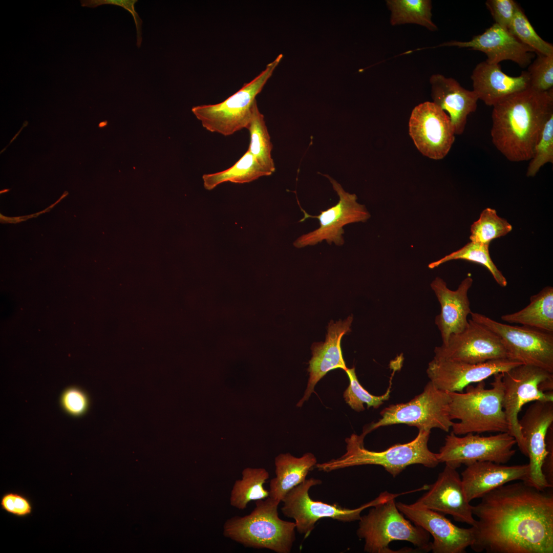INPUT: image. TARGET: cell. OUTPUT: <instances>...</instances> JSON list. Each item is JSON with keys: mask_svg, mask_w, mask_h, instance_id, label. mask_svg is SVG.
I'll return each instance as SVG.
<instances>
[{"mask_svg": "<svg viewBox=\"0 0 553 553\" xmlns=\"http://www.w3.org/2000/svg\"><path fill=\"white\" fill-rule=\"evenodd\" d=\"M472 505L476 552L552 553L553 494L527 481L505 484Z\"/></svg>", "mask_w": 553, "mask_h": 553, "instance_id": "cell-1", "label": "cell"}, {"mask_svg": "<svg viewBox=\"0 0 553 553\" xmlns=\"http://www.w3.org/2000/svg\"><path fill=\"white\" fill-rule=\"evenodd\" d=\"M553 113V89L546 92L530 88L493 106L492 140L509 161L530 160L546 120Z\"/></svg>", "mask_w": 553, "mask_h": 553, "instance_id": "cell-2", "label": "cell"}, {"mask_svg": "<svg viewBox=\"0 0 553 553\" xmlns=\"http://www.w3.org/2000/svg\"><path fill=\"white\" fill-rule=\"evenodd\" d=\"M492 388H485L484 380L476 386H467L465 392H448L449 415L453 422L452 432L456 435L468 433L508 432V423L503 408L502 372L495 374Z\"/></svg>", "mask_w": 553, "mask_h": 553, "instance_id": "cell-3", "label": "cell"}, {"mask_svg": "<svg viewBox=\"0 0 553 553\" xmlns=\"http://www.w3.org/2000/svg\"><path fill=\"white\" fill-rule=\"evenodd\" d=\"M431 431L419 430L417 436L412 441L396 444L386 450L376 452L365 448L362 434H352L346 439V452L341 457L323 463L316 464L320 471L330 472L356 465L373 464L382 466L393 477L402 472L408 466L420 464L433 468L439 462L437 453L428 448Z\"/></svg>", "mask_w": 553, "mask_h": 553, "instance_id": "cell-4", "label": "cell"}, {"mask_svg": "<svg viewBox=\"0 0 553 553\" xmlns=\"http://www.w3.org/2000/svg\"><path fill=\"white\" fill-rule=\"evenodd\" d=\"M280 503L270 497L256 501L249 514L235 516L225 521L223 535L247 547L289 553L295 540L296 526L295 522L280 518Z\"/></svg>", "mask_w": 553, "mask_h": 553, "instance_id": "cell-5", "label": "cell"}, {"mask_svg": "<svg viewBox=\"0 0 553 553\" xmlns=\"http://www.w3.org/2000/svg\"><path fill=\"white\" fill-rule=\"evenodd\" d=\"M392 494L388 498L373 506L359 519L356 534L365 541L364 551L369 553L396 552L389 544L393 541H405L422 551L431 550L430 534L422 527L411 524L397 507Z\"/></svg>", "mask_w": 553, "mask_h": 553, "instance_id": "cell-6", "label": "cell"}, {"mask_svg": "<svg viewBox=\"0 0 553 553\" xmlns=\"http://www.w3.org/2000/svg\"><path fill=\"white\" fill-rule=\"evenodd\" d=\"M503 408L508 432L514 437L521 452L527 456L518 415L526 403L536 401H553V373L525 364L502 372Z\"/></svg>", "mask_w": 553, "mask_h": 553, "instance_id": "cell-7", "label": "cell"}, {"mask_svg": "<svg viewBox=\"0 0 553 553\" xmlns=\"http://www.w3.org/2000/svg\"><path fill=\"white\" fill-rule=\"evenodd\" d=\"M283 57L280 54L250 82L223 101L194 107L192 111L203 126L212 133L228 136L243 129L250 121L256 96L262 90Z\"/></svg>", "mask_w": 553, "mask_h": 553, "instance_id": "cell-8", "label": "cell"}, {"mask_svg": "<svg viewBox=\"0 0 553 553\" xmlns=\"http://www.w3.org/2000/svg\"><path fill=\"white\" fill-rule=\"evenodd\" d=\"M449 401L448 392L429 381L422 392L410 401L384 409L380 413L381 417L365 428L362 434L366 436L379 427L396 424L414 426L418 431L438 428L448 432L454 422L449 415Z\"/></svg>", "mask_w": 553, "mask_h": 553, "instance_id": "cell-9", "label": "cell"}, {"mask_svg": "<svg viewBox=\"0 0 553 553\" xmlns=\"http://www.w3.org/2000/svg\"><path fill=\"white\" fill-rule=\"evenodd\" d=\"M471 319L495 333L510 359L553 373V332L522 325L514 326L472 312Z\"/></svg>", "mask_w": 553, "mask_h": 553, "instance_id": "cell-10", "label": "cell"}, {"mask_svg": "<svg viewBox=\"0 0 553 553\" xmlns=\"http://www.w3.org/2000/svg\"><path fill=\"white\" fill-rule=\"evenodd\" d=\"M322 481L311 478L291 489L281 502V511L284 516L295 520L296 530L306 538L314 528L316 522L322 518H331L344 522L359 520L361 512L374 506L388 498L391 493L385 491L374 500L358 508L348 509L337 504H331L312 499L309 495L310 488L321 484Z\"/></svg>", "mask_w": 553, "mask_h": 553, "instance_id": "cell-11", "label": "cell"}, {"mask_svg": "<svg viewBox=\"0 0 553 553\" xmlns=\"http://www.w3.org/2000/svg\"><path fill=\"white\" fill-rule=\"evenodd\" d=\"M462 437L452 432L437 453L439 462L455 469L477 462L488 461L504 464L515 455L516 441L508 432L488 436L468 433Z\"/></svg>", "mask_w": 553, "mask_h": 553, "instance_id": "cell-12", "label": "cell"}, {"mask_svg": "<svg viewBox=\"0 0 553 553\" xmlns=\"http://www.w3.org/2000/svg\"><path fill=\"white\" fill-rule=\"evenodd\" d=\"M337 193L339 200L336 204L323 211L317 216L310 215L301 207L303 218L299 221L303 222L308 218H316L319 220L320 227L299 237L293 243L297 248L313 246L326 241L329 244L334 243L337 246L344 244L343 235L345 225L357 222H365L370 218V214L365 206L357 201L354 194L346 192L342 185L329 176H326Z\"/></svg>", "mask_w": 553, "mask_h": 553, "instance_id": "cell-13", "label": "cell"}, {"mask_svg": "<svg viewBox=\"0 0 553 553\" xmlns=\"http://www.w3.org/2000/svg\"><path fill=\"white\" fill-rule=\"evenodd\" d=\"M434 359L479 364L508 358L499 337L485 326L471 318L461 332L450 335L448 342L437 346Z\"/></svg>", "mask_w": 553, "mask_h": 553, "instance_id": "cell-14", "label": "cell"}, {"mask_svg": "<svg viewBox=\"0 0 553 553\" xmlns=\"http://www.w3.org/2000/svg\"><path fill=\"white\" fill-rule=\"evenodd\" d=\"M409 131L418 150L434 160L444 158L455 140L449 116L433 102H424L415 107L410 118Z\"/></svg>", "mask_w": 553, "mask_h": 553, "instance_id": "cell-15", "label": "cell"}, {"mask_svg": "<svg viewBox=\"0 0 553 553\" xmlns=\"http://www.w3.org/2000/svg\"><path fill=\"white\" fill-rule=\"evenodd\" d=\"M521 364H523L509 358L479 364L433 358L428 364L427 373L430 381L438 389L448 392H462L470 385Z\"/></svg>", "mask_w": 553, "mask_h": 553, "instance_id": "cell-16", "label": "cell"}, {"mask_svg": "<svg viewBox=\"0 0 553 553\" xmlns=\"http://www.w3.org/2000/svg\"><path fill=\"white\" fill-rule=\"evenodd\" d=\"M519 423L529 458L527 482L540 490L552 487L543 474L542 466L547 453V431L553 424V401L533 402L519 419Z\"/></svg>", "mask_w": 553, "mask_h": 553, "instance_id": "cell-17", "label": "cell"}, {"mask_svg": "<svg viewBox=\"0 0 553 553\" xmlns=\"http://www.w3.org/2000/svg\"><path fill=\"white\" fill-rule=\"evenodd\" d=\"M398 510L415 525L433 537L431 550L434 553H463L474 540L472 527H459L439 512L416 502L411 504L396 503Z\"/></svg>", "mask_w": 553, "mask_h": 553, "instance_id": "cell-18", "label": "cell"}, {"mask_svg": "<svg viewBox=\"0 0 553 553\" xmlns=\"http://www.w3.org/2000/svg\"><path fill=\"white\" fill-rule=\"evenodd\" d=\"M456 469L445 464L435 482L429 486L428 491L416 502L429 509L450 515L456 521L472 526L476 519Z\"/></svg>", "mask_w": 553, "mask_h": 553, "instance_id": "cell-19", "label": "cell"}, {"mask_svg": "<svg viewBox=\"0 0 553 553\" xmlns=\"http://www.w3.org/2000/svg\"><path fill=\"white\" fill-rule=\"evenodd\" d=\"M456 46L468 48L485 53L487 62L499 64L503 60H511L522 68L531 63L535 52L525 46L507 29L494 24L482 34L475 35L469 41H451L438 47Z\"/></svg>", "mask_w": 553, "mask_h": 553, "instance_id": "cell-20", "label": "cell"}, {"mask_svg": "<svg viewBox=\"0 0 553 553\" xmlns=\"http://www.w3.org/2000/svg\"><path fill=\"white\" fill-rule=\"evenodd\" d=\"M473 280L465 278L455 290L449 289L446 282L436 277L431 283L440 305V312L435 318V324L440 331L442 344H445L451 335L463 331L468 324L467 316L472 312L468 291Z\"/></svg>", "mask_w": 553, "mask_h": 553, "instance_id": "cell-21", "label": "cell"}, {"mask_svg": "<svg viewBox=\"0 0 553 553\" xmlns=\"http://www.w3.org/2000/svg\"><path fill=\"white\" fill-rule=\"evenodd\" d=\"M352 321V315L335 323L331 321L325 342L316 343L312 345V356L308 369L309 378L304 395L297 403V407H302L309 399L317 383L328 372L336 369L344 371L347 369L342 354L341 342L343 336L351 331Z\"/></svg>", "mask_w": 553, "mask_h": 553, "instance_id": "cell-22", "label": "cell"}, {"mask_svg": "<svg viewBox=\"0 0 553 553\" xmlns=\"http://www.w3.org/2000/svg\"><path fill=\"white\" fill-rule=\"evenodd\" d=\"M461 481L468 501L481 498L486 493L513 481H527L528 464L505 465L492 461H477L466 465Z\"/></svg>", "mask_w": 553, "mask_h": 553, "instance_id": "cell-23", "label": "cell"}, {"mask_svg": "<svg viewBox=\"0 0 553 553\" xmlns=\"http://www.w3.org/2000/svg\"><path fill=\"white\" fill-rule=\"evenodd\" d=\"M473 91L486 105L494 106L508 97L530 88L527 71L518 76L505 74L499 64L478 63L471 75Z\"/></svg>", "mask_w": 553, "mask_h": 553, "instance_id": "cell-24", "label": "cell"}, {"mask_svg": "<svg viewBox=\"0 0 553 553\" xmlns=\"http://www.w3.org/2000/svg\"><path fill=\"white\" fill-rule=\"evenodd\" d=\"M431 96L435 104L448 113L455 135L462 134L467 116L475 112L478 98L472 90H467L452 78L441 74L431 76Z\"/></svg>", "mask_w": 553, "mask_h": 553, "instance_id": "cell-25", "label": "cell"}, {"mask_svg": "<svg viewBox=\"0 0 553 553\" xmlns=\"http://www.w3.org/2000/svg\"><path fill=\"white\" fill-rule=\"evenodd\" d=\"M316 462L315 456L311 453H306L299 458L290 453L277 456L274 460L275 477L270 481L269 497L281 502L291 489L306 479Z\"/></svg>", "mask_w": 553, "mask_h": 553, "instance_id": "cell-26", "label": "cell"}, {"mask_svg": "<svg viewBox=\"0 0 553 553\" xmlns=\"http://www.w3.org/2000/svg\"><path fill=\"white\" fill-rule=\"evenodd\" d=\"M529 301L522 309L502 315L501 320L509 324H519L553 332V287H545Z\"/></svg>", "mask_w": 553, "mask_h": 553, "instance_id": "cell-27", "label": "cell"}, {"mask_svg": "<svg viewBox=\"0 0 553 553\" xmlns=\"http://www.w3.org/2000/svg\"><path fill=\"white\" fill-rule=\"evenodd\" d=\"M271 175L247 150L231 167L221 172L204 174L202 178L204 188L210 190L223 182L248 183Z\"/></svg>", "mask_w": 553, "mask_h": 553, "instance_id": "cell-28", "label": "cell"}, {"mask_svg": "<svg viewBox=\"0 0 553 553\" xmlns=\"http://www.w3.org/2000/svg\"><path fill=\"white\" fill-rule=\"evenodd\" d=\"M242 479L236 480L232 486L230 504L243 510L249 502L269 497V491L264 487V484L269 475L264 468L246 467L242 471Z\"/></svg>", "mask_w": 553, "mask_h": 553, "instance_id": "cell-29", "label": "cell"}, {"mask_svg": "<svg viewBox=\"0 0 553 553\" xmlns=\"http://www.w3.org/2000/svg\"><path fill=\"white\" fill-rule=\"evenodd\" d=\"M247 129L250 137L248 150L261 166L272 175L275 170L271 156L272 144L264 116L258 108L257 100L253 104L251 120Z\"/></svg>", "mask_w": 553, "mask_h": 553, "instance_id": "cell-30", "label": "cell"}, {"mask_svg": "<svg viewBox=\"0 0 553 553\" xmlns=\"http://www.w3.org/2000/svg\"><path fill=\"white\" fill-rule=\"evenodd\" d=\"M392 25L416 24L430 31L437 27L432 20V3L429 0H388Z\"/></svg>", "mask_w": 553, "mask_h": 553, "instance_id": "cell-31", "label": "cell"}, {"mask_svg": "<svg viewBox=\"0 0 553 553\" xmlns=\"http://www.w3.org/2000/svg\"><path fill=\"white\" fill-rule=\"evenodd\" d=\"M489 245L471 241L458 250L430 263L428 267L433 269L454 260H466L485 267L490 272L497 284L501 287H505L507 284L506 279L492 261L489 252Z\"/></svg>", "mask_w": 553, "mask_h": 553, "instance_id": "cell-32", "label": "cell"}, {"mask_svg": "<svg viewBox=\"0 0 553 553\" xmlns=\"http://www.w3.org/2000/svg\"><path fill=\"white\" fill-rule=\"evenodd\" d=\"M512 226L504 219L499 217L495 209H484L479 218L471 225V241L490 245L491 242L507 235Z\"/></svg>", "mask_w": 553, "mask_h": 553, "instance_id": "cell-33", "label": "cell"}, {"mask_svg": "<svg viewBox=\"0 0 553 553\" xmlns=\"http://www.w3.org/2000/svg\"><path fill=\"white\" fill-rule=\"evenodd\" d=\"M508 30L537 54H553L552 45L545 41L537 33L520 6L515 14Z\"/></svg>", "mask_w": 553, "mask_h": 553, "instance_id": "cell-34", "label": "cell"}, {"mask_svg": "<svg viewBox=\"0 0 553 553\" xmlns=\"http://www.w3.org/2000/svg\"><path fill=\"white\" fill-rule=\"evenodd\" d=\"M345 372L349 379L350 384L344 392V398L346 403L354 411H363L365 410L364 403L367 405L368 408H378L389 398L391 385L384 394L375 396L369 393L359 384L354 367L347 368Z\"/></svg>", "mask_w": 553, "mask_h": 553, "instance_id": "cell-35", "label": "cell"}, {"mask_svg": "<svg viewBox=\"0 0 553 553\" xmlns=\"http://www.w3.org/2000/svg\"><path fill=\"white\" fill-rule=\"evenodd\" d=\"M553 163V113L546 120L527 167V177H534L545 164Z\"/></svg>", "mask_w": 553, "mask_h": 553, "instance_id": "cell-36", "label": "cell"}, {"mask_svg": "<svg viewBox=\"0 0 553 553\" xmlns=\"http://www.w3.org/2000/svg\"><path fill=\"white\" fill-rule=\"evenodd\" d=\"M537 55L527 71L530 88L539 92L548 91L553 87V54Z\"/></svg>", "mask_w": 553, "mask_h": 553, "instance_id": "cell-37", "label": "cell"}, {"mask_svg": "<svg viewBox=\"0 0 553 553\" xmlns=\"http://www.w3.org/2000/svg\"><path fill=\"white\" fill-rule=\"evenodd\" d=\"M87 395L76 387H70L65 390L60 397V404L63 410L68 414L77 417L83 415L89 407Z\"/></svg>", "mask_w": 553, "mask_h": 553, "instance_id": "cell-38", "label": "cell"}, {"mask_svg": "<svg viewBox=\"0 0 553 553\" xmlns=\"http://www.w3.org/2000/svg\"><path fill=\"white\" fill-rule=\"evenodd\" d=\"M0 505L3 510L17 517H25L31 515L33 507L30 500L25 495L9 492L3 495Z\"/></svg>", "mask_w": 553, "mask_h": 553, "instance_id": "cell-39", "label": "cell"}, {"mask_svg": "<svg viewBox=\"0 0 553 553\" xmlns=\"http://www.w3.org/2000/svg\"><path fill=\"white\" fill-rule=\"evenodd\" d=\"M485 5L495 24L507 29L519 7L513 0H487Z\"/></svg>", "mask_w": 553, "mask_h": 553, "instance_id": "cell-40", "label": "cell"}, {"mask_svg": "<svg viewBox=\"0 0 553 553\" xmlns=\"http://www.w3.org/2000/svg\"><path fill=\"white\" fill-rule=\"evenodd\" d=\"M137 0H83L80 1L82 7L95 8L102 5H113L121 7L132 15L136 29V46L140 48L142 41V20L135 10V4Z\"/></svg>", "mask_w": 553, "mask_h": 553, "instance_id": "cell-41", "label": "cell"}, {"mask_svg": "<svg viewBox=\"0 0 553 553\" xmlns=\"http://www.w3.org/2000/svg\"><path fill=\"white\" fill-rule=\"evenodd\" d=\"M547 453L544 459L542 471L548 483L553 485V427H550L546 438Z\"/></svg>", "mask_w": 553, "mask_h": 553, "instance_id": "cell-42", "label": "cell"}, {"mask_svg": "<svg viewBox=\"0 0 553 553\" xmlns=\"http://www.w3.org/2000/svg\"><path fill=\"white\" fill-rule=\"evenodd\" d=\"M27 218H28V217H23L19 218V220H26Z\"/></svg>", "mask_w": 553, "mask_h": 553, "instance_id": "cell-43", "label": "cell"}, {"mask_svg": "<svg viewBox=\"0 0 553 553\" xmlns=\"http://www.w3.org/2000/svg\"><path fill=\"white\" fill-rule=\"evenodd\" d=\"M9 190V189H4V190H1V193H5V192H8Z\"/></svg>", "mask_w": 553, "mask_h": 553, "instance_id": "cell-44", "label": "cell"}]
</instances>
